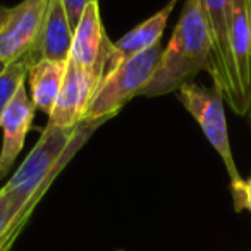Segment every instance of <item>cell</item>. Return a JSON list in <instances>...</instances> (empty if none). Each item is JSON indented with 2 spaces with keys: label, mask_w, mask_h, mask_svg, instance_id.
Masks as SVG:
<instances>
[{
  "label": "cell",
  "mask_w": 251,
  "mask_h": 251,
  "mask_svg": "<svg viewBox=\"0 0 251 251\" xmlns=\"http://www.w3.org/2000/svg\"><path fill=\"white\" fill-rule=\"evenodd\" d=\"M100 124L103 122H81L76 127L67 129L47 124L38 143L19 165L16 174L2 186V191L11 203L16 224L26 226L53 179Z\"/></svg>",
  "instance_id": "obj_1"
},
{
  "label": "cell",
  "mask_w": 251,
  "mask_h": 251,
  "mask_svg": "<svg viewBox=\"0 0 251 251\" xmlns=\"http://www.w3.org/2000/svg\"><path fill=\"white\" fill-rule=\"evenodd\" d=\"M200 71L212 73L210 36L198 0H186L171 42L141 95L160 97L177 91L182 84L191 83Z\"/></svg>",
  "instance_id": "obj_2"
},
{
  "label": "cell",
  "mask_w": 251,
  "mask_h": 251,
  "mask_svg": "<svg viewBox=\"0 0 251 251\" xmlns=\"http://www.w3.org/2000/svg\"><path fill=\"white\" fill-rule=\"evenodd\" d=\"M229 42L244 112L251 110V0H230Z\"/></svg>",
  "instance_id": "obj_9"
},
{
  "label": "cell",
  "mask_w": 251,
  "mask_h": 251,
  "mask_svg": "<svg viewBox=\"0 0 251 251\" xmlns=\"http://www.w3.org/2000/svg\"><path fill=\"white\" fill-rule=\"evenodd\" d=\"M67 62L42 59L29 69V86H31V100L38 110L52 114L59 98L60 88L64 83Z\"/></svg>",
  "instance_id": "obj_13"
},
{
  "label": "cell",
  "mask_w": 251,
  "mask_h": 251,
  "mask_svg": "<svg viewBox=\"0 0 251 251\" xmlns=\"http://www.w3.org/2000/svg\"><path fill=\"white\" fill-rule=\"evenodd\" d=\"M177 2L179 0H171L162 11H158L157 14L148 18L147 21H143L140 26L131 29L129 33H126L121 40L112 43V50L107 57V62H105L103 76L107 73H110V71L114 69L117 64H121L122 60L129 59V57L136 55V53L143 52V50L150 49V47L157 45V43H160L162 33H164L165 26H167V19H169V16H171V12L174 11Z\"/></svg>",
  "instance_id": "obj_11"
},
{
  "label": "cell",
  "mask_w": 251,
  "mask_h": 251,
  "mask_svg": "<svg viewBox=\"0 0 251 251\" xmlns=\"http://www.w3.org/2000/svg\"><path fill=\"white\" fill-rule=\"evenodd\" d=\"M4 69H5V64L0 60V76H2V73H4Z\"/></svg>",
  "instance_id": "obj_19"
},
{
  "label": "cell",
  "mask_w": 251,
  "mask_h": 251,
  "mask_svg": "<svg viewBox=\"0 0 251 251\" xmlns=\"http://www.w3.org/2000/svg\"><path fill=\"white\" fill-rule=\"evenodd\" d=\"M35 103L26 91V83L18 90L2 117L4 143L0 150V181L9 174L18 155L21 153L26 134L29 133L35 119Z\"/></svg>",
  "instance_id": "obj_10"
},
{
  "label": "cell",
  "mask_w": 251,
  "mask_h": 251,
  "mask_svg": "<svg viewBox=\"0 0 251 251\" xmlns=\"http://www.w3.org/2000/svg\"><path fill=\"white\" fill-rule=\"evenodd\" d=\"M210 36L212 52V76L213 90L230 105L236 114L244 115L243 100L237 86L236 67L229 42L230 0H198Z\"/></svg>",
  "instance_id": "obj_5"
},
{
  "label": "cell",
  "mask_w": 251,
  "mask_h": 251,
  "mask_svg": "<svg viewBox=\"0 0 251 251\" xmlns=\"http://www.w3.org/2000/svg\"><path fill=\"white\" fill-rule=\"evenodd\" d=\"M14 226H25V224H16V217L12 213L11 203L5 193L0 189V239L9 232Z\"/></svg>",
  "instance_id": "obj_15"
},
{
  "label": "cell",
  "mask_w": 251,
  "mask_h": 251,
  "mask_svg": "<svg viewBox=\"0 0 251 251\" xmlns=\"http://www.w3.org/2000/svg\"><path fill=\"white\" fill-rule=\"evenodd\" d=\"M47 7L49 0H23L14 7H0V60L5 66L35 50Z\"/></svg>",
  "instance_id": "obj_6"
},
{
  "label": "cell",
  "mask_w": 251,
  "mask_h": 251,
  "mask_svg": "<svg viewBox=\"0 0 251 251\" xmlns=\"http://www.w3.org/2000/svg\"><path fill=\"white\" fill-rule=\"evenodd\" d=\"M112 43L105 35L98 0L88 2L73 35L69 59L97 76L100 83Z\"/></svg>",
  "instance_id": "obj_7"
},
{
  "label": "cell",
  "mask_w": 251,
  "mask_h": 251,
  "mask_svg": "<svg viewBox=\"0 0 251 251\" xmlns=\"http://www.w3.org/2000/svg\"><path fill=\"white\" fill-rule=\"evenodd\" d=\"M73 28L67 18L66 5L62 0H49V7L43 19L42 33L35 45L36 60H57L67 62L73 45Z\"/></svg>",
  "instance_id": "obj_12"
},
{
  "label": "cell",
  "mask_w": 251,
  "mask_h": 251,
  "mask_svg": "<svg viewBox=\"0 0 251 251\" xmlns=\"http://www.w3.org/2000/svg\"><path fill=\"white\" fill-rule=\"evenodd\" d=\"M236 210H243V208H248L251 212V177L248 181H244V186H243V191H241V196L236 203Z\"/></svg>",
  "instance_id": "obj_18"
},
{
  "label": "cell",
  "mask_w": 251,
  "mask_h": 251,
  "mask_svg": "<svg viewBox=\"0 0 251 251\" xmlns=\"http://www.w3.org/2000/svg\"><path fill=\"white\" fill-rule=\"evenodd\" d=\"M25 229V226H14L2 239H0V251H11L12 244L16 243V239L19 237L21 230Z\"/></svg>",
  "instance_id": "obj_17"
},
{
  "label": "cell",
  "mask_w": 251,
  "mask_h": 251,
  "mask_svg": "<svg viewBox=\"0 0 251 251\" xmlns=\"http://www.w3.org/2000/svg\"><path fill=\"white\" fill-rule=\"evenodd\" d=\"M38 62L33 52L25 53L23 57H19L18 60L7 64L0 76V127H2V117H4L5 110H7L9 103L14 98V95L18 93V90L26 83V77L29 74L35 64Z\"/></svg>",
  "instance_id": "obj_14"
},
{
  "label": "cell",
  "mask_w": 251,
  "mask_h": 251,
  "mask_svg": "<svg viewBox=\"0 0 251 251\" xmlns=\"http://www.w3.org/2000/svg\"><path fill=\"white\" fill-rule=\"evenodd\" d=\"M62 2H64V5H66L67 18H69L71 28H73V31H74L77 23H79L81 16H83L84 7H86V4L91 2V0H62Z\"/></svg>",
  "instance_id": "obj_16"
},
{
  "label": "cell",
  "mask_w": 251,
  "mask_h": 251,
  "mask_svg": "<svg viewBox=\"0 0 251 251\" xmlns=\"http://www.w3.org/2000/svg\"><path fill=\"white\" fill-rule=\"evenodd\" d=\"M248 119H250V126H251V110L248 112Z\"/></svg>",
  "instance_id": "obj_20"
},
{
  "label": "cell",
  "mask_w": 251,
  "mask_h": 251,
  "mask_svg": "<svg viewBox=\"0 0 251 251\" xmlns=\"http://www.w3.org/2000/svg\"><path fill=\"white\" fill-rule=\"evenodd\" d=\"M177 98L184 108L198 121L200 127L205 133L206 140L212 143L213 150L222 158L227 174L230 177L234 203L239 200L243 191L244 179L241 177L237 165L234 162L232 150H230L229 131H227L226 112H224V98L215 90H206L196 83H186L177 90Z\"/></svg>",
  "instance_id": "obj_4"
},
{
  "label": "cell",
  "mask_w": 251,
  "mask_h": 251,
  "mask_svg": "<svg viewBox=\"0 0 251 251\" xmlns=\"http://www.w3.org/2000/svg\"><path fill=\"white\" fill-rule=\"evenodd\" d=\"M97 86L98 79L93 73L67 59L64 83L55 107L49 115V124L66 127V129L79 126Z\"/></svg>",
  "instance_id": "obj_8"
},
{
  "label": "cell",
  "mask_w": 251,
  "mask_h": 251,
  "mask_svg": "<svg viewBox=\"0 0 251 251\" xmlns=\"http://www.w3.org/2000/svg\"><path fill=\"white\" fill-rule=\"evenodd\" d=\"M162 50L160 43L122 60L107 73L95 88L83 122H105L150 83Z\"/></svg>",
  "instance_id": "obj_3"
}]
</instances>
